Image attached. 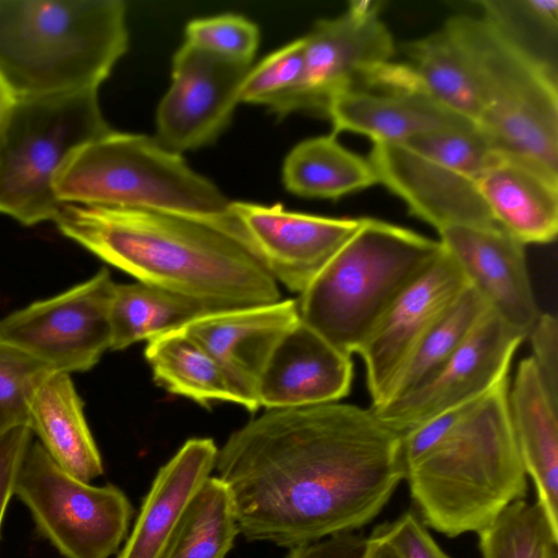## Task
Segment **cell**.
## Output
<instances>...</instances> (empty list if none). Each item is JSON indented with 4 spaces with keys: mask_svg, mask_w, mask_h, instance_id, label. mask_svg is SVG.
Masks as SVG:
<instances>
[{
    "mask_svg": "<svg viewBox=\"0 0 558 558\" xmlns=\"http://www.w3.org/2000/svg\"><path fill=\"white\" fill-rule=\"evenodd\" d=\"M63 204L146 210L210 226L251 243L229 201L208 179L155 137L110 130L82 146L54 184Z\"/></svg>",
    "mask_w": 558,
    "mask_h": 558,
    "instance_id": "5",
    "label": "cell"
},
{
    "mask_svg": "<svg viewBox=\"0 0 558 558\" xmlns=\"http://www.w3.org/2000/svg\"><path fill=\"white\" fill-rule=\"evenodd\" d=\"M527 338L533 359L551 399L558 403V323L551 313H539Z\"/></svg>",
    "mask_w": 558,
    "mask_h": 558,
    "instance_id": "37",
    "label": "cell"
},
{
    "mask_svg": "<svg viewBox=\"0 0 558 558\" xmlns=\"http://www.w3.org/2000/svg\"><path fill=\"white\" fill-rule=\"evenodd\" d=\"M14 495L39 532L65 558H109L126 539L134 508L118 486H93L62 470L39 441L31 442Z\"/></svg>",
    "mask_w": 558,
    "mask_h": 558,
    "instance_id": "10",
    "label": "cell"
},
{
    "mask_svg": "<svg viewBox=\"0 0 558 558\" xmlns=\"http://www.w3.org/2000/svg\"><path fill=\"white\" fill-rule=\"evenodd\" d=\"M477 534L482 558H558V530L538 502L513 501Z\"/></svg>",
    "mask_w": 558,
    "mask_h": 558,
    "instance_id": "31",
    "label": "cell"
},
{
    "mask_svg": "<svg viewBox=\"0 0 558 558\" xmlns=\"http://www.w3.org/2000/svg\"><path fill=\"white\" fill-rule=\"evenodd\" d=\"M215 470L240 534L287 548L367 525L405 477L402 434L338 402L268 410L229 436Z\"/></svg>",
    "mask_w": 558,
    "mask_h": 558,
    "instance_id": "1",
    "label": "cell"
},
{
    "mask_svg": "<svg viewBox=\"0 0 558 558\" xmlns=\"http://www.w3.org/2000/svg\"><path fill=\"white\" fill-rule=\"evenodd\" d=\"M255 256L278 282L301 294L359 229L362 218H330L231 202Z\"/></svg>",
    "mask_w": 558,
    "mask_h": 558,
    "instance_id": "17",
    "label": "cell"
},
{
    "mask_svg": "<svg viewBox=\"0 0 558 558\" xmlns=\"http://www.w3.org/2000/svg\"><path fill=\"white\" fill-rule=\"evenodd\" d=\"M53 371L0 339V433L29 423L33 397Z\"/></svg>",
    "mask_w": 558,
    "mask_h": 558,
    "instance_id": "33",
    "label": "cell"
},
{
    "mask_svg": "<svg viewBox=\"0 0 558 558\" xmlns=\"http://www.w3.org/2000/svg\"><path fill=\"white\" fill-rule=\"evenodd\" d=\"M29 426L21 425L0 433V533L5 509L14 495L16 477L32 442Z\"/></svg>",
    "mask_w": 558,
    "mask_h": 558,
    "instance_id": "38",
    "label": "cell"
},
{
    "mask_svg": "<svg viewBox=\"0 0 558 558\" xmlns=\"http://www.w3.org/2000/svg\"><path fill=\"white\" fill-rule=\"evenodd\" d=\"M114 286L104 267L61 293L0 318V339L53 372H86L110 349Z\"/></svg>",
    "mask_w": 558,
    "mask_h": 558,
    "instance_id": "11",
    "label": "cell"
},
{
    "mask_svg": "<svg viewBox=\"0 0 558 558\" xmlns=\"http://www.w3.org/2000/svg\"><path fill=\"white\" fill-rule=\"evenodd\" d=\"M483 14L527 50L551 63L541 52L537 40L556 38L557 0L482 1Z\"/></svg>",
    "mask_w": 558,
    "mask_h": 558,
    "instance_id": "34",
    "label": "cell"
},
{
    "mask_svg": "<svg viewBox=\"0 0 558 558\" xmlns=\"http://www.w3.org/2000/svg\"><path fill=\"white\" fill-rule=\"evenodd\" d=\"M477 189L497 226L523 245L547 244L558 232V172L494 150Z\"/></svg>",
    "mask_w": 558,
    "mask_h": 558,
    "instance_id": "21",
    "label": "cell"
},
{
    "mask_svg": "<svg viewBox=\"0 0 558 558\" xmlns=\"http://www.w3.org/2000/svg\"><path fill=\"white\" fill-rule=\"evenodd\" d=\"M509 377L402 434L411 499L426 526L457 537L478 532L524 499L527 474L509 410Z\"/></svg>",
    "mask_w": 558,
    "mask_h": 558,
    "instance_id": "3",
    "label": "cell"
},
{
    "mask_svg": "<svg viewBox=\"0 0 558 558\" xmlns=\"http://www.w3.org/2000/svg\"><path fill=\"white\" fill-rule=\"evenodd\" d=\"M441 243L362 218L296 300L299 318L348 355L357 353L393 301L440 255Z\"/></svg>",
    "mask_w": 558,
    "mask_h": 558,
    "instance_id": "6",
    "label": "cell"
},
{
    "mask_svg": "<svg viewBox=\"0 0 558 558\" xmlns=\"http://www.w3.org/2000/svg\"><path fill=\"white\" fill-rule=\"evenodd\" d=\"M240 534L226 483L210 476L184 512L161 558H225Z\"/></svg>",
    "mask_w": 558,
    "mask_h": 558,
    "instance_id": "30",
    "label": "cell"
},
{
    "mask_svg": "<svg viewBox=\"0 0 558 558\" xmlns=\"http://www.w3.org/2000/svg\"><path fill=\"white\" fill-rule=\"evenodd\" d=\"M300 320L296 300L210 312L181 327L225 373L238 404L255 412L264 368L283 336Z\"/></svg>",
    "mask_w": 558,
    "mask_h": 558,
    "instance_id": "18",
    "label": "cell"
},
{
    "mask_svg": "<svg viewBox=\"0 0 558 558\" xmlns=\"http://www.w3.org/2000/svg\"><path fill=\"white\" fill-rule=\"evenodd\" d=\"M381 2L352 1L341 15L315 23L303 38L302 110L325 114L328 100L391 61L395 43L379 17Z\"/></svg>",
    "mask_w": 558,
    "mask_h": 558,
    "instance_id": "16",
    "label": "cell"
},
{
    "mask_svg": "<svg viewBox=\"0 0 558 558\" xmlns=\"http://www.w3.org/2000/svg\"><path fill=\"white\" fill-rule=\"evenodd\" d=\"M303 38L295 39L252 66L240 90V102L263 105L283 118L302 110Z\"/></svg>",
    "mask_w": 558,
    "mask_h": 558,
    "instance_id": "32",
    "label": "cell"
},
{
    "mask_svg": "<svg viewBox=\"0 0 558 558\" xmlns=\"http://www.w3.org/2000/svg\"><path fill=\"white\" fill-rule=\"evenodd\" d=\"M352 380L351 355L299 320L271 353L257 399L267 410L333 403L350 393Z\"/></svg>",
    "mask_w": 558,
    "mask_h": 558,
    "instance_id": "20",
    "label": "cell"
},
{
    "mask_svg": "<svg viewBox=\"0 0 558 558\" xmlns=\"http://www.w3.org/2000/svg\"><path fill=\"white\" fill-rule=\"evenodd\" d=\"M59 231L140 282L186 296L210 312L281 300L277 281L241 243L173 215L63 204Z\"/></svg>",
    "mask_w": 558,
    "mask_h": 558,
    "instance_id": "2",
    "label": "cell"
},
{
    "mask_svg": "<svg viewBox=\"0 0 558 558\" xmlns=\"http://www.w3.org/2000/svg\"><path fill=\"white\" fill-rule=\"evenodd\" d=\"M145 357L154 380L171 393L189 398L203 407L216 401L238 403L221 367L182 328L150 339Z\"/></svg>",
    "mask_w": 558,
    "mask_h": 558,
    "instance_id": "27",
    "label": "cell"
},
{
    "mask_svg": "<svg viewBox=\"0 0 558 558\" xmlns=\"http://www.w3.org/2000/svg\"><path fill=\"white\" fill-rule=\"evenodd\" d=\"M445 26L476 78L483 105L477 128L492 148L558 172V88L551 63L484 15H454Z\"/></svg>",
    "mask_w": 558,
    "mask_h": 558,
    "instance_id": "7",
    "label": "cell"
},
{
    "mask_svg": "<svg viewBox=\"0 0 558 558\" xmlns=\"http://www.w3.org/2000/svg\"><path fill=\"white\" fill-rule=\"evenodd\" d=\"M489 310L484 298L469 284L417 343L380 407L412 392L436 375Z\"/></svg>",
    "mask_w": 558,
    "mask_h": 558,
    "instance_id": "29",
    "label": "cell"
},
{
    "mask_svg": "<svg viewBox=\"0 0 558 558\" xmlns=\"http://www.w3.org/2000/svg\"><path fill=\"white\" fill-rule=\"evenodd\" d=\"M439 242L469 284L506 323L527 338L539 311L522 243L498 226H451Z\"/></svg>",
    "mask_w": 558,
    "mask_h": 558,
    "instance_id": "19",
    "label": "cell"
},
{
    "mask_svg": "<svg viewBox=\"0 0 558 558\" xmlns=\"http://www.w3.org/2000/svg\"><path fill=\"white\" fill-rule=\"evenodd\" d=\"M380 525L400 558H452L441 549L420 515L412 510Z\"/></svg>",
    "mask_w": 558,
    "mask_h": 558,
    "instance_id": "36",
    "label": "cell"
},
{
    "mask_svg": "<svg viewBox=\"0 0 558 558\" xmlns=\"http://www.w3.org/2000/svg\"><path fill=\"white\" fill-rule=\"evenodd\" d=\"M524 339L489 310L460 349L427 383L380 408L371 409L389 428L404 434L483 395L508 377L512 357Z\"/></svg>",
    "mask_w": 558,
    "mask_h": 558,
    "instance_id": "13",
    "label": "cell"
},
{
    "mask_svg": "<svg viewBox=\"0 0 558 558\" xmlns=\"http://www.w3.org/2000/svg\"><path fill=\"white\" fill-rule=\"evenodd\" d=\"M509 410L522 463L535 485L536 502L558 530V403L531 356L518 365L509 388Z\"/></svg>",
    "mask_w": 558,
    "mask_h": 558,
    "instance_id": "23",
    "label": "cell"
},
{
    "mask_svg": "<svg viewBox=\"0 0 558 558\" xmlns=\"http://www.w3.org/2000/svg\"><path fill=\"white\" fill-rule=\"evenodd\" d=\"M325 116L333 133L352 132L375 143H399L417 134L476 126L438 105L392 61L335 94Z\"/></svg>",
    "mask_w": 558,
    "mask_h": 558,
    "instance_id": "14",
    "label": "cell"
},
{
    "mask_svg": "<svg viewBox=\"0 0 558 558\" xmlns=\"http://www.w3.org/2000/svg\"><path fill=\"white\" fill-rule=\"evenodd\" d=\"M128 46L122 0H0V77L15 97L98 90Z\"/></svg>",
    "mask_w": 558,
    "mask_h": 558,
    "instance_id": "4",
    "label": "cell"
},
{
    "mask_svg": "<svg viewBox=\"0 0 558 558\" xmlns=\"http://www.w3.org/2000/svg\"><path fill=\"white\" fill-rule=\"evenodd\" d=\"M210 311L186 296L143 282L116 283L110 308V350L179 329Z\"/></svg>",
    "mask_w": 558,
    "mask_h": 558,
    "instance_id": "28",
    "label": "cell"
},
{
    "mask_svg": "<svg viewBox=\"0 0 558 558\" xmlns=\"http://www.w3.org/2000/svg\"><path fill=\"white\" fill-rule=\"evenodd\" d=\"M282 178L295 195L330 199L378 183L368 159L342 146L333 132L295 145L284 159Z\"/></svg>",
    "mask_w": 558,
    "mask_h": 558,
    "instance_id": "26",
    "label": "cell"
},
{
    "mask_svg": "<svg viewBox=\"0 0 558 558\" xmlns=\"http://www.w3.org/2000/svg\"><path fill=\"white\" fill-rule=\"evenodd\" d=\"M493 151L480 129L470 126L375 143L367 159L378 183L438 232L451 226H497L477 189Z\"/></svg>",
    "mask_w": 558,
    "mask_h": 558,
    "instance_id": "9",
    "label": "cell"
},
{
    "mask_svg": "<svg viewBox=\"0 0 558 558\" xmlns=\"http://www.w3.org/2000/svg\"><path fill=\"white\" fill-rule=\"evenodd\" d=\"M15 96L0 77V126L15 101Z\"/></svg>",
    "mask_w": 558,
    "mask_h": 558,
    "instance_id": "41",
    "label": "cell"
},
{
    "mask_svg": "<svg viewBox=\"0 0 558 558\" xmlns=\"http://www.w3.org/2000/svg\"><path fill=\"white\" fill-rule=\"evenodd\" d=\"M251 68L184 43L173 57L172 82L157 109V142L182 155L216 141L231 121Z\"/></svg>",
    "mask_w": 558,
    "mask_h": 558,
    "instance_id": "12",
    "label": "cell"
},
{
    "mask_svg": "<svg viewBox=\"0 0 558 558\" xmlns=\"http://www.w3.org/2000/svg\"><path fill=\"white\" fill-rule=\"evenodd\" d=\"M367 544L365 558H400L393 544L385 534L381 525L374 527Z\"/></svg>",
    "mask_w": 558,
    "mask_h": 558,
    "instance_id": "40",
    "label": "cell"
},
{
    "mask_svg": "<svg viewBox=\"0 0 558 558\" xmlns=\"http://www.w3.org/2000/svg\"><path fill=\"white\" fill-rule=\"evenodd\" d=\"M218 448L191 438L157 472L117 558H161L189 505L211 476Z\"/></svg>",
    "mask_w": 558,
    "mask_h": 558,
    "instance_id": "22",
    "label": "cell"
},
{
    "mask_svg": "<svg viewBox=\"0 0 558 558\" xmlns=\"http://www.w3.org/2000/svg\"><path fill=\"white\" fill-rule=\"evenodd\" d=\"M367 544V536L344 532L290 547L287 558H365Z\"/></svg>",
    "mask_w": 558,
    "mask_h": 558,
    "instance_id": "39",
    "label": "cell"
},
{
    "mask_svg": "<svg viewBox=\"0 0 558 558\" xmlns=\"http://www.w3.org/2000/svg\"><path fill=\"white\" fill-rule=\"evenodd\" d=\"M110 130L98 90L16 97L0 126V213L24 226L54 222L59 173Z\"/></svg>",
    "mask_w": 558,
    "mask_h": 558,
    "instance_id": "8",
    "label": "cell"
},
{
    "mask_svg": "<svg viewBox=\"0 0 558 558\" xmlns=\"http://www.w3.org/2000/svg\"><path fill=\"white\" fill-rule=\"evenodd\" d=\"M401 63L412 83L438 105L477 126L482 99L471 65L453 34L441 29L405 46Z\"/></svg>",
    "mask_w": 558,
    "mask_h": 558,
    "instance_id": "25",
    "label": "cell"
},
{
    "mask_svg": "<svg viewBox=\"0 0 558 558\" xmlns=\"http://www.w3.org/2000/svg\"><path fill=\"white\" fill-rule=\"evenodd\" d=\"M184 43L228 60L252 64L259 31L241 15L221 14L191 21L185 27Z\"/></svg>",
    "mask_w": 558,
    "mask_h": 558,
    "instance_id": "35",
    "label": "cell"
},
{
    "mask_svg": "<svg viewBox=\"0 0 558 558\" xmlns=\"http://www.w3.org/2000/svg\"><path fill=\"white\" fill-rule=\"evenodd\" d=\"M83 405L70 374L52 372L33 397L28 426L62 470L89 483L104 464Z\"/></svg>",
    "mask_w": 558,
    "mask_h": 558,
    "instance_id": "24",
    "label": "cell"
},
{
    "mask_svg": "<svg viewBox=\"0 0 558 558\" xmlns=\"http://www.w3.org/2000/svg\"><path fill=\"white\" fill-rule=\"evenodd\" d=\"M468 286L442 247L435 262L393 301L357 351L365 366L371 408L385 402L417 343Z\"/></svg>",
    "mask_w": 558,
    "mask_h": 558,
    "instance_id": "15",
    "label": "cell"
}]
</instances>
